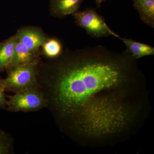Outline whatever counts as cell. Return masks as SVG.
Returning <instances> with one entry per match:
<instances>
[{
  "mask_svg": "<svg viewBox=\"0 0 154 154\" xmlns=\"http://www.w3.org/2000/svg\"><path fill=\"white\" fill-rule=\"evenodd\" d=\"M83 1V0H51V11L55 17L63 18L78 11Z\"/></svg>",
  "mask_w": 154,
  "mask_h": 154,
  "instance_id": "obj_6",
  "label": "cell"
},
{
  "mask_svg": "<svg viewBox=\"0 0 154 154\" xmlns=\"http://www.w3.org/2000/svg\"><path fill=\"white\" fill-rule=\"evenodd\" d=\"M17 39L28 49L33 52L38 53V49L45 41V37L42 31L37 28H22L16 35Z\"/></svg>",
  "mask_w": 154,
  "mask_h": 154,
  "instance_id": "obj_5",
  "label": "cell"
},
{
  "mask_svg": "<svg viewBox=\"0 0 154 154\" xmlns=\"http://www.w3.org/2000/svg\"><path fill=\"white\" fill-rule=\"evenodd\" d=\"M9 99L7 108L11 112L36 111L47 106V100L38 88L27 89Z\"/></svg>",
  "mask_w": 154,
  "mask_h": 154,
  "instance_id": "obj_4",
  "label": "cell"
},
{
  "mask_svg": "<svg viewBox=\"0 0 154 154\" xmlns=\"http://www.w3.org/2000/svg\"><path fill=\"white\" fill-rule=\"evenodd\" d=\"M77 26L84 28L88 35L92 37L100 38L113 36L117 38L120 36L107 25L104 17L93 8L85 11H77L72 14Z\"/></svg>",
  "mask_w": 154,
  "mask_h": 154,
  "instance_id": "obj_3",
  "label": "cell"
},
{
  "mask_svg": "<svg viewBox=\"0 0 154 154\" xmlns=\"http://www.w3.org/2000/svg\"><path fill=\"white\" fill-rule=\"evenodd\" d=\"M43 52L46 56L54 58L62 53V46L60 42L55 38H51L42 45Z\"/></svg>",
  "mask_w": 154,
  "mask_h": 154,
  "instance_id": "obj_11",
  "label": "cell"
},
{
  "mask_svg": "<svg viewBox=\"0 0 154 154\" xmlns=\"http://www.w3.org/2000/svg\"><path fill=\"white\" fill-rule=\"evenodd\" d=\"M17 39L15 35L0 43V72L10 67L14 57Z\"/></svg>",
  "mask_w": 154,
  "mask_h": 154,
  "instance_id": "obj_7",
  "label": "cell"
},
{
  "mask_svg": "<svg viewBox=\"0 0 154 154\" xmlns=\"http://www.w3.org/2000/svg\"><path fill=\"white\" fill-rule=\"evenodd\" d=\"M13 141L7 133L0 129V154H8L11 152Z\"/></svg>",
  "mask_w": 154,
  "mask_h": 154,
  "instance_id": "obj_12",
  "label": "cell"
},
{
  "mask_svg": "<svg viewBox=\"0 0 154 154\" xmlns=\"http://www.w3.org/2000/svg\"><path fill=\"white\" fill-rule=\"evenodd\" d=\"M40 72L38 88L56 117L77 136L102 138L121 132L138 107L144 77L127 51L102 45L66 51Z\"/></svg>",
  "mask_w": 154,
  "mask_h": 154,
  "instance_id": "obj_1",
  "label": "cell"
},
{
  "mask_svg": "<svg viewBox=\"0 0 154 154\" xmlns=\"http://www.w3.org/2000/svg\"><path fill=\"white\" fill-rule=\"evenodd\" d=\"M105 1L106 0H95L97 8H100L101 7V4Z\"/></svg>",
  "mask_w": 154,
  "mask_h": 154,
  "instance_id": "obj_14",
  "label": "cell"
},
{
  "mask_svg": "<svg viewBox=\"0 0 154 154\" xmlns=\"http://www.w3.org/2000/svg\"><path fill=\"white\" fill-rule=\"evenodd\" d=\"M5 81L0 77V108H7L8 101L5 96Z\"/></svg>",
  "mask_w": 154,
  "mask_h": 154,
  "instance_id": "obj_13",
  "label": "cell"
},
{
  "mask_svg": "<svg viewBox=\"0 0 154 154\" xmlns=\"http://www.w3.org/2000/svg\"><path fill=\"white\" fill-rule=\"evenodd\" d=\"M37 57V53L30 51L17 39L14 59L9 69L38 61Z\"/></svg>",
  "mask_w": 154,
  "mask_h": 154,
  "instance_id": "obj_9",
  "label": "cell"
},
{
  "mask_svg": "<svg viewBox=\"0 0 154 154\" xmlns=\"http://www.w3.org/2000/svg\"><path fill=\"white\" fill-rule=\"evenodd\" d=\"M119 39L124 43L127 51L136 60L143 57L154 54V48L152 46L130 38L120 37Z\"/></svg>",
  "mask_w": 154,
  "mask_h": 154,
  "instance_id": "obj_8",
  "label": "cell"
},
{
  "mask_svg": "<svg viewBox=\"0 0 154 154\" xmlns=\"http://www.w3.org/2000/svg\"><path fill=\"white\" fill-rule=\"evenodd\" d=\"M135 8L146 25L154 28V0H133Z\"/></svg>",
  "mask_w": 154,
  "mask_h": 154,
  "instance_id": "obj_10",
  "label": "cell"
},
{
  "mask_svg": "<svg viewBox=\"0 0 154 154\" xmlns=\"http://www.w3.org/2000/svg\"><path fill=\"white\" fill-rule=\"evenodd\" d=\"M38 63L36 61L8 69V77L4 79L5 91L17 94L27 89L38 88Z\"/></svg>",
  "mask_w": 154,
  "mask_h": 154,
  "instance_id": "obj_2",
  "label": "cell"
}]
</instances>
